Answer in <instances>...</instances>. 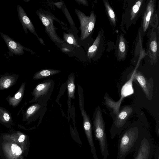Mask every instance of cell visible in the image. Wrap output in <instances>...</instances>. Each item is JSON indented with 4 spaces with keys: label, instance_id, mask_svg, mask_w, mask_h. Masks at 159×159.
Masks as SVG:
<instances>
[{
    "label": "cell",
    "instance_id": "cell-16",
    "mask_svg": "<svg viewBox=\"0 0 159 159\" xmlns=\"http://www.w3.org/2000/svg\"><path fill=\"white\" fill-rule=\"evenodd\" d=\"M25 82L22 83L16 93L13 97L8 96L6 99L9 105L15 107L17 106L22 99L25 90Z\"/></svg>",
    "mask_w": 159,
    "mask_h": 159
},
{
    "label": "cell",
    "instance_id": "cell-19",
    "mask_svg": "<svg viewBox=\"0 0 159 159\" xmlns=\"http://www.w3.org/2000/svg\"><path fill=\"white\" fill-rule=\"evenodd\" d=\"M61 72L59 70L52 69L40 70L34 74L33 79L36 80L44 78L58 74Z\"/></svg>",
    "mask_w": 159,
    "mask_h": 159
},
{
    "label": "cell",
    "instance_id": "cell-15",
    "mask_svg": "<svg viewBox=\"0 0 159 159\" xmlns=\"http://www.w3.org/2000/svg\"><path fill=\"white\" fill-rule=\"evenodd\" d=\"M75 75L72 73L69 75L67 80V86L68 93L67 102L68 111H69L71 108V99H74L75 98Z\"/></svg>",
    "mask_w": 159,
    "mask_h": 159
},
{
    "label": "cell",
    "instance_id": "cell-12",
    "mask_svg": "<svg viewBox=\"0 0 159 159\" xmlns=\"http://www.w3.org/2000/svg\"><path fill=\"white\" fill-rule=\"evenodd\" d=\"M17 11L19 19L22 24L26 34H28V30L38 37L34 27L32 21L28 16L25 11L20 5L17 6Z\"/></svg>",
    "mask_w": 159,
    "mask_h": 159
},
{
    "label": "cell",
    "instance_id": "cell-29",
    "mask_svg": "<svg viewBox=\"0 0 159 159\" xmlns=\"http://www.w3.org/2000/svg\"><path fill=\"white\" fill-rule=\"evenodd\" d=\"M38 38L40 42L43 45H44V43L43 40L41 38H40L38 37Z\"/></svg>",
    "mask_w": 159,
    "mask_h": 159
},
{
    "label": "cell",
    "instance_id": "cell-21",
    "mask_svg": "<svg viewBox=\"0 0 159 159\" xmlns=\"http://www.w3.org/2000/svg\"><path fill=\"white\" fill-rule=\"evenodd\" d=\"M0 120L3 123H9L11 120L10 113L5 109L0 107Z\"/></svg>",
    "mask_w": 159,
    "mask_h": 159
},
{
    "label": "cell",
    "instance_id": "cell-11",
    "mask_svg": "<svg viewBox=\"0 0 159 159\" xmlns=\"http://www.w3.org/2000/svg\"><path fill=\"white\" fill-rule=\"evenodd\" d=\"M47 107V103L41 102H37L31 105L25 113V119L32 120L43 116L46 111Z\"/></svg>",
    "mask_w": 159,
    "mask_h": 159
},
{
    "label": "cell",
    "instance_id": "cell-7",
    "mask_svg": "<svg viewBox=\"0 0 159 159\" xmlns=\"http://www.w3.org/2000/svg\"><path fill=\"white\" fill-rule=\"evenodd\" d=\"M80 22L81 39L83 41L91 34L93 30L96 20V17L93 11L90 16H87L79 10H75Z\"/></svg>",
    "mask_w": 159,
    "mask_h": 159
},
{
    "label": "cell",
    "instance_id": "cell-6",
    "mask_svg": "<svg viewBox=\"0 0 159 159\" xmlns=\"http://www.w3.org/2000/svg\"><path fill=\"white\" fill-rule=\"evenodd\" d=\"M154 151L152 139L147 132L134 150L133 159H152Z\"/></svg>",
    "mask_w": 159,
    "mask_h": 159
},
{
    "label": "cell",
    "instance_id": "cell-22",
    "mask_svg": "<svg viewBox=\"0 0 159 159\" xmlns=\"http://www.w3.org/2000/svg\"><path fill=\"white\" fill-rule=\"evenodd\" d=\"M103 2L109 18L113 24L115 25L116 23V21L114 12L107 1H103Z\"/></svg>",
    "mask_w": 159,
    "mask_h": 159
},
{
    "label": "cell",
    "instance_id": "cell-25",
    "mask_svg": "<svg viewBox=\"0 0 159 159\" xmlns=\"http://www.w3.org/2000/svg\"><path fill=\"white\" fill-rule=\"evenodd\" d=\"M120 52L121 53H124L125 50V46L123 38L120 37V41L119 45Z\"/></svg>",
    "mask_w": 159,
    "mask_h": 159
},
{
    "label": "cell",
    "instance_id": "cell-24",
    "mask_svg": "<svg viewBox=\"0 0 159 159\" xmlns=\"http://www.w3.org/2000/svg\"><path fill=\"white\" fill-rule=\"evenodd\" d=\"M143 1V0L137 1L133 7L130 15V19L131 20H133L136 16Z\"/></svg>",
    "mask_w": 159,
    "mask_h": 159
},
{
    "label": "cell",
    "instance_id": "cell-28",
    "mask_svg": "<svg viewBox=\"0 0 159 159\" xmlns=\"http://www.w3.org/2000/svg\"><path fill=\"white\" fill-rule=\"evenodd\" d=\"M76 1L78 2H80V3L84 4V5H86L87 4V5H88L87 2L86 0H76Z\"/></svg>",
    "mask_w": 159,
    "mask_h": 159
},
{
    "label": "cell",
    "instance_id": "cell-4",
    "mask_svg": "<svg viewBox=\"0 0 159 159\" xmlns=\"http://www.w3.org/2000/svg\"><path fill=\"white\" fill-rule=\"evenodd\" d=\"M133 108L130 106H124L116 116L110 130V137L112 139L117 135H120L127 126V121L132 114Z\"/></svg>",
    "mask_w": 159,
    "mask_h": 159
},
{
    "label": "cell",
    "instance_id": "cell-17",
    "mask_svg": "<svg viewBox=\"0 0 159 159\" xmlns=\"http://www.w3.org/2000/svg\"><path fill=\"white\" fill-rule=\"evenodd\" d=\"M7 141L14 142L19 145L23 149H25L26 136L23 133L17 132L11 135H6L4 137Z\"/></svg>",
    "mask_w": 159,
    "mask_h": 159
},
{
    "label": "cell",
    "instance_id": "cell-18",
    "mask_svg": "<svg viewBox=\"0 0 159 159\" xmlns=\"http://www.w3.org/2000/svg\"><path fill=\"white\" fill-rule=\"evenodd\" d=\"M154 2L151 0L148 3L144 15L143 20V30L145 32L148 27L151 16L154 11Z\"/></svg>",
    "mask_w": 159,
    "mask_h": 159
},
{
    "label": "cell",
    "instance_id": "cell-5",
    "mask_svg": "<svg viewBox=\"0 0 159 159\" xmlns=\"http://www.w3.org/2000/svg\"><path fill=\"white\" fill-rule=\"evenodd\" d=\"M134 72L129 80L123 86L121 91V97L117 102H115L106 94L104 97L106 105L111 109L112 112L116 116L120 111L119 108L121 102L125 97L131 95L134 93L132 82L134 80Z\"/></svg>",
    "mask_w": 159,
    "mask_h": 159
},
{
    "label": "cell",
    "instance_id": "cell-23",
    "mask_svg": "<svg viewBox=\"0 0 159 159\" xmlns=\"http://www.w3.org/2000/svg\"><path fill=\"white\" fill-rule=\"evenodd\" d=\"M63 38L64 40L68 43L74 45L77 47H80L74 35L72 34L64 33Z\"/></svg>",
    "mask_w": 159,
    "mask_h": 159
},
{
    "label": "cell",
    "instance_id": "cell-27",
    "mask_svg": "<svg viewBox=\"0 0 159 159\" xmlns=\"http://www.w3.org/2000/svg\"><path fill=\"white\" fill-rule=\"evenodd\" d=\"M155 159H159V146L157 147L155 153Z\"/></svg>",
    "mask_w": 159,
    "mask_h": 159
},
{
    "label": "cell",
    "instance_id": "cell-20",
    "mask_svg": "<svg viewBox=\"0 0 159 159\" xmlns=\"http://www.w3.org/2000/svg\"><path fill=\"white\" fill-rule=\"evenodd\" d=\"M101 39L100 34H98L92 45L89 48L87 56L89 58H92L95 54L100 43Z\"/></svg>",
    "mask_w": 159,
    "mask_h": 159
},
{
    "label": "cell",
    "instance_id": "cell-13",
    "mask_svg": "<svg viewBox=\"0 0 159 159\" xmlns=\"http://www.w3.org/2000/svg\"><path fill=\"white\" fill-rule=\"evenodd\" d=\"M1 36L6 43L9 50L16 55H20L24 53L25 48L20 43L12 39L8 35L1 32Z\"/></svg>",
    "mask_w": 159,
    "mask_h": 159
},
{
    "label": "cell",
    "instance_id": "cell-9",
    "mask_svg": "<svg viewBox=\"0 0 159 159\" xmlns=\"http://www.w3.org/2000/svg\"><path fill=\"white\" fill-rule=\"evenodd\" d=\"M134 79L136 80L141 87L146 98L151 100L153 96V81L152 78L148 80L140 72L134 71Z\"/></svg>",
    "mask_w": 159,
    "mask_h": 159
},
{
    "label": "cell",
    "instance_id": "cell-8",
    "mask_svg": "<svg viewBox=\"0 0 159 159\" xmlns=\"http://www.w3.org/2000/svg\"><path fill=\"white\" fill-rule=\"evenodd\" d=\"M38 15L44 26L46 33L51 40L57 43H63L64 41L56 33V28L53 24V16L48 12L42 11H39Z\"/></svg>",
    "mask_w": 159,
    "mask_h": 159
},
{
    "label": "cell",
    "instance_id": "cell-26",
    "mask_svg": "<svg viewBox=\"0 0 159 159\" xmlns=\"http://www.w3.org/2000/svg\"><path fill=\"white\" fill-rule=\"evenodd\" d=\"M150 48L152 52H156L157 50V42L155 40H153L151 42Z\"/></svg>",
    "mask_w": 159,
    "mask_h": 159
},
{
    "label": "cell",
    "instance_id": "cell-2",
    "mask_svg": "<svg viewBox=\"0 0 159 159\" xmlns=\"http://www.w3.org/2000/svg\"><path fill=\"white\" fill-rule=\"evenodd\" d=\"M93 125L95 139L99 142L101 153L103 159H107L109 155L105 123L99 106L95 109L93 114Z\"/></svg>",
    "mask_w": 159,
    "mask_h": 159
},
{
    "label": "cell",
    "instance_id": "cell-3",
    "mask_svg": "<svg viewBox=\"0 0 159 159\" xmlns=\"http://www.w3.org/2000/svg\"><path fill=\"white\" fill-rule=\"evenodd\" d=\"M54 86V81L51 79L45 80L38 84L32 93L33 97L29 102H41L47 103L50 97Z\"/></svg>",
    "mask_w": 159,
    "mask_h": 159
},
{
    "label": "cell",
    "instance_id": "cell-14",
    "mask_svg": "<svg viewBox=\"0 0 159 159\" xmlns=\"http://www.w3.org/2000/svg\"><path fill=\"white\" fill-rule=\"evenodd\" d=\"M19 76L15 74H7L0 76V90L9 88L16 84Z\"/></svg>",
    "mask_w": 159,
    "mask_h": 159
},
{
    "label": "cell",
    "instance_id": "cell-30",
    "mask_svg": "<svg viewBox=\"0 0 159 159\" xmlns=\"http://www.w3.org/2000/svg\"><path fill=\"white\" fill-rule=\"evenodd\" d=\"M63 50L65 52H68L69 51V50L66 48H63Z\"/></svg>",
    "mask_w": 159,
    "mask_h": 159
},
{
    "label": "cell",
    "instance_id": "cell-10",
    "mask_svg": "<svg viewBox=\"0 0 159 159\" xmlns=\"http://www.w3.org/2000/svg\"><path fill=\"white\" fill-rule=\"evenodd\" d=\"M3 152L7 159H20L23 149L18 144L7 141L2 144Z\"/></svg>",
    "mask_w": 159,
    "mask_h": 159
},
{
    "label": "cell",
    "instance_id": "cell-1",
    "mask_svg": "<svg viewBox=\"0 0 159 159\" xmlns=\"http://www.w3.org/2000/svg\"><path fill=\"white\" fill-rule=\"evenodd\" d=\"M125 129L118 139L117 159H125L134 151L147 132L140 126L135 125H130Z\"/></svg>",
    "mask_w": 159,
    "mask_h": 159
}]
</instances>
